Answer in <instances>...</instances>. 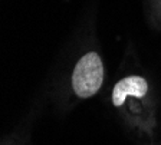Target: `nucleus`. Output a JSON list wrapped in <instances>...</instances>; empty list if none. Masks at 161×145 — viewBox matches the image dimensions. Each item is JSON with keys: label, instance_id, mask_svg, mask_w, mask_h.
Segmentation results:
<instances>
[{"label": "nucleus", "instance_id": "obj_1", "mask_svg": "<svg viewBox=\"0 0 161 145\" xmlns=\"http://www.w3.org/2000/svg\"><path fill=\"white\" fill-rule=\"evenodd\" d=\"M104 82V65L97 52H88L76 62L72 72V88L76 96H94Z\"/></svg>", "mask_w": 161, "mask_h": 145}, {"label": "nucleus", "instance_id": "obj_2", "mask_svg": "<svg viewBox=\"0 0 161 145\" xmlns=\"http://www.w3.org/2000/svg\"><path fill=\"white\" fill-rule=\"evenodd\" d=\"M148 94V82L142 76L138 75H131L127 78L121 79L112 89L111 94V101L112 105L119 108L125 102L128 96H135V98H142Z\"/></svg>", "mask_w": 161, "mask_h": 145}]
</instances>
